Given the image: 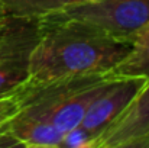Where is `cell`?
Instances as JSON below:
<instances>
[{
  "instance_id": "8fae6325",
  "label": "cell",
  "mask_w": 149,
  "mask_h": 148,
  "mask_svg": "<svg viewBox=\"0 0 149 148\" xmlns=\"http://www.w3.org/2000/svg\"><path fill=\"white\" fill-rule=\"evenodd\" d=\"M1 16H4V9H3V4H1V1H0V18Z\"/></svg>"
},
{
  "instance_id": "277c9868",
  "label": "cell",
  "mask_w": 149,
  "mask_h": 148,
  "mask_svg": "<svg viewBox=\"0 0 149 148\" xmlns=\"http://www.w3.org/2000/svg\"><path fill=\"white\" fill-rule=\"evenodd\" d=\"M145 76H119L88 106L80 125L100 138L146 84ZM99 141V140H97ZM97 145V144H96Z\"/></svg>"
},
{
  "instance_id": "7c38bea8",
  "label": "cell",
  "mask_w": 149,
  "mask_h": 148,
  "mask_svg": "<svg viewBox=\"0 0 149 148\" xmlns=\"http://www.w3.org/2000/svg\"><path fill=\"white\" fill-rule=\"evenodd\" d=\"M74 1H87V0H70V3H74Z\"/></svg>"
},
{
  "instance_id": "ba28073f",
  "label": "cell",
  "mask_w": 149,
  "mask_h": 148,
  "mask_svg": "<svg viewBox=\"0 0 149 148\" xmlns=\"http://www.w3.org/2000/svg\"><path fill=\"white\" fill-rule=\"evenodd\" d=\"M4 15L20 18H41L70 3V0H0Z\"/></svg>"
},
{
  "instance_id": "5b68a950",
  "label": "cell",
  "mask_w": 149,
  "mask_h": 148,
  "mask_svg": "<svg viewBox=\"0 0 149 148\" xmlns=\"http://www.w3.org/2000/svg\"><path fill=\"white\" fill-rule=\"evenodd\" d=\"M96 148H149V79L132 103L103 132Z\"/></svg>"
},
{
  "instance_id": "52a82bcc",
  "label": "cell",
  "mask_w": 149,
  "mask_h": 148,
  "mask_svg": "<svg viewBox=\"0 0 149 148\" xmlns=\"http://www.w3.org/2000/svg\"><path fill=\"white\" fill-rule=\"evenodd\" d=\"M117 76H145L149 79V25L133 42L130 52L114 68Z\"/></svg>"
},
{
  "instance_id": "8992f818",
  "label": "cell",
  "mask_w": 149,
  "mask_h": 148,
  "mask_svg": "<svg viewBox=\"0 0 149 148\" xmlns=\"http://www.w3.org/2000/svg\"><path fill=\"white\" fill-rule=\"evenodd\" d=\"M4 125L17 145L25 148H59L64 137L52 123L20 110L6 121Z\"/></svg>"
},
{
  "instance_id": "3957f363",
  "label": "cell",
  "mask_w": 149,
  "mask_h": 148,
  "mask_svg": "<svg viewBox=\"0 0 149 148\" xmlns=\"http://www.w3.org/2000/svg\"><path fill=\"white\" fill-rule=\"evenodd\" d=\"M51 13L84 23L116 41L133 45L149 25V0L74 1Z\"/></svg>"
},
{
  "instance_id": "6da1fadb",
  "label": "cell",
  "mask_w": 149,
  "mask_h": 148,
  "mask_svg": "<svg viewBox=\"0 0 149 148\" xmlns=\"http://www.w3.org/2000/svg\"><path fill=\"white\" fill-rule=\"evenodd\" d=\"M38 20L39 36L29 55L28 84L114 70L132 49V44L55 13Z\"/></svg>"
},
{
  "instance_id": "9c48e42d",
  "label": "cell",
  "mask_w": 149,
  "mask_h": 148,
  "mask_svg": "<svg viewBox=\"0 0 149 148\" xmlns=\"http://www.w3.org/2000/svg\"><path fill=\"white\" fill-rule=\"evenodd\" d=\"M97 140V135L91 131L83 125H77L64 134L59 148H96Z\"/></svg>"
},
{
  "instance_id": "7a4b0ae2",
  "label": "cell",
  "mask_w": 149,
  "mask_h": 148,
  "mask_svg": "<svg viewBox=\"0 0 149 148\" xmlns=\"http://www.w3.org/2000/svg\"><path fill=\"white\" fill-rule=\"evenodd\" d=\"M119 77L114 70L68 76L17 87L20 112L52 123L62 134L80 125L88 106Z\"/></svg>"
},
{
  "instance_id": "30bf717a",
  "label": "cell",
  "mask_w": 149,
  "mask_h": 148,
  "mask_svg": "<svg viewBox=\"0 0 149 148\" xmlns=\"http://www.w3.org/2000/svg\"><path fill=\"white\" fill-rule=\"evenodd\" d=\"M19 109H20V97L17 89L0 95V125H3L13 115H16Z\"/></svg>"
}]
</instances>
